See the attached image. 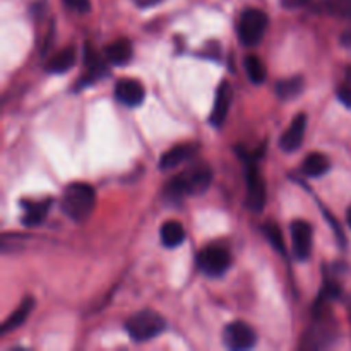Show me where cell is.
I'll use <instances>...</instances> for the list:
<instances>
[{
  "label": "cell",
  "mask_w": 351,
  "mask_h": 351,
  "mask_svg": "<svg viewBox=\"0 0 351 351\" xmlns=\"http://www.w3.org/2000/svg\"><path fill=\"white\" fill-rule=\"evenodd\" d=\"M223 343L233 351H245L257 345V335L247 322L235 321L223 329Z\"/></svg>",
  "instance_id": "cell-7"
},
{
  "label": "cell",
  "mask_w": 351,
  "mask_h": 351,
  "mask_svg": "<svg viewBox=\"0 0 351 351\" xmlns=\"http://www.w3.org/2000/svg\"><path fill=\"white\" fill-rule=\"evenodd\" d=\"M247 199L245 204L250 211L261 213L266 206V184L261 175L259 168H257L256 160H250L247 165Z\"/></svg>",
  "instance_id": "cell-6"
},
{
  "label": "cell",
  "mask_w": 351,
  "mask_h": 351,
  "mask_svg": "<svg viewBox=\"0 0 351 351\" xmlns=\"http://www.w3.org/2000/svg\"><path fill=\"white\" fill-rule=\"evenodd\" d=\"M322 7L331 16L351 17V0H324Z\"/></svg>",
  "instance_id": "cell-24"
},
{
  "label": "cell",
  "mask_w": 351,
  "mask_h": 351,
  "mask_svg": "<svg viewBox=\"0 0 351 351\" xmlns=\"http://www.w3.org/2000/svg\"><path fill=\"white\" fill-rule=\"evenodd\" d=\"M304 77L302 75H295V77L281 79L276 82V95L283 99H293L304 91Z\"/></svg>",
  "instance_id": "cell-20"
},
{
  "label": "cell",
  "mask_w": 351,
  "mask_h": 351,
  "mask_svg": "<svg viewBox=\"0 0 351 351\" xmlns=\"http://www.w3.org/2000/svg\"><path fill=\"white\" fill-rule=\"evenodd\" d=\"M86 74L82 75L81 81H79L77 88H84V86L91 84V82L98 81V79H101V75L106 74V67H105V62L101 60V58L98 57L96 53H93L91 50H86Z\"/></svg>",
  "instance_id": "cell-18"
},
{
  "label": "cell",
  "mask_w": 351,
  "mask_h": 351,
  "mask_svg": "<svg viewBox=\"0 0 351 351\" xmlns=\"http://www.w3.org/2000/svg\"><path fill=\"white\" fill-rule=\"evenodd\" d=\"M346 221H348V226L351 228V206L348 208V211H346Z\"/></svg>",
  "instance_id": "cell-30"
},
{
  "label": "cell",
  "mask_w": 351,
  "mask_h": 351,
  "mask_svg": "<svg viewBox=\"0 0 351 351\" xmlns=\"http://www.w3.org/2000/svg\"><path fill=\"white\" fill-rule=\"evenodd\" d=\"M305 129H307V115L305 113H298L293 119V122L288 125L283 136L280 137V147L285 153H293L302 146L305 139Z\"/></svg>",
  "instance_id": "cell-10"
},
{
  "label": "cell",
  "mask_w": 351,
  "mask_h": 351,
  "mask_svg": "<svg viewBox=\"0 0 351 351\" xmlns=\"http://www.w3.org/2000/svg\"><path fill=\"white\" fill-rule=\"evenodd\" d=\"M195 153H197V146H194V144H178V146H173L160 158V170H171V168L178 167L184 161L191 160Z\"/></svg>",
  "instance_id": "cell-13"
},
{
  "label": "cell",
  "mask_w": 351,
  "mask_h": 351,
  "mask_svg": "<svg viewBox=\"0 0 351 351\" xmlns=\"http://www.w3.org/2000/svg\"><path fill=\"white\" fill-rule=\"evenodd\" d=\"M160 239L163 247L167 249H175V247H180L185 240V228L180 221H165L160 228Z\"/></svg>",
  "instance_id": "cell-16"
},
{
  "label": "cell",
  "mask_w": 351,
  "mask_h": 351,
  "mask_svg": "<svg viewBox=\"0 0 351 351\" xmlns=\"http://www.w3.org/2000/svg\"><path fill=\"white\" fill-rule=\"evenodd\" d=\"M243 65H245L247 75H249V79L254 84H263L266 81L267 69L257 55H247L245 60H243Z\"/></svg>",
  "instance_id": "cell-21"
},
{
  "label": "cell",
  "mask_w": 351,
  "mask_h": 351,
  "mask_svg": "<svg viewBox=\"0 0 351 351\" xmlns=\"http://www.w3.org/2000/svg\"><path fill=\"white\" fill-rule=\"evenodd\" d=\"M161 2H163V0H134V3H136L139 9H149V7L158 5V3Z\"/></svg>",
  "instance_id": "cell-28"
},
{
  "label": "cell",
  "mask_w": 351,
  "mask_h": 351,
  "mask_svg": "<svg viewBox=\"0 0 351 351\" xmlns=\"http://www.w3.org/2000/svg\"><path fill=\"white\" fill-rule=\"evenodd\" d=\"M96 204L95 189L89 184L74 182L64 189V194L60 197V208L65 216H69L74 221H84L93 213Z\"/></svg>",
  "instance_id": "cell-2"
},
{
  "label": "cell",
  "mask_w": 351,
  "mask_h": 351,
  "mask_svg": "<svg viewBox=\"0 0 351 351\" xmlns=\"http://www.w3.org/2000/svg\"><path fill=\"white\" fill-rule=\"evenodd\" d=\"M197 264L206 276L219 278L232 266V254L226 247L213 243L204 247L197 256Z\"/></svg>",
  "instance_id": "cell-5"
},
{
  "label": "cell",
  "mask_w": 351,
  "mask_h": 351,
  "mask_svg": "<svg viewBox=\"0 0 351 351\" xmlns=\"http://www.w3.org/2000/svg\"><path fill=\"white\" fill-rule=\"evenodd\" d=\"M33 307H34V300H33V298H31V297L24 298V300L21 302L19 307H17L16 311H14L12 314L9 315V319H5V321H3L0 332H2V335H7V332L14 331V329L21 328V326H23L24 322H26V319L29 317V314H31V311H33Z\"/></svg>",
  "instance_id": "cell-19"
},
{
  "label": "cell",
  "mask_w": 351,
  "mask_h": 351,
  "mask_svg": "<svg viewBox=\"0 0 351 351\" xmlns=\"http://www.w3.org/2000/svg\"><path fill=\"white\" fill-rule=\"evenodd\" d=\"M291 249L298 261H307L312 254V226L305 219H295L290 225Z\"/></svg>",
  "instance_id": "cell-8"
},
{
  "label": "cell",
  "mask_w": 351,
  "mask_h": 351,
  "mask_svg": "<svg viewBox=\"0 0 351 351\" xmlns=\"http://www.w3.org/2000/svg\"><path fill=\"white\" fill-rule=\"evenodd\" d=\"M329 168H331V161L324 153H311L307 154V158L302 163V173L305 177L317 178L328 173Z\"/></svg>",
  "instance_id": "cell-17"
},
{
  "label": "cell",
  "mask_w": 351,
  "mask_h": 351,
  "mask_svg": "<svg viewBox=\"0 0 351 351\" xmlns=\"http://www.w3.org/2000/svg\"><path fill=\"white\" fill-rule=\"evenodd\" d=\"M341 45H343V47H346V48H351V27H348L346 31H343Z\"/></svg>",
  "instance_id": "cell-29"
},
{
  "label": "cell",
  "mask_w": 351,
  "mask_h": 351,
  "mask_svg": "<svg viewBox=\"0 0 351 351\" xmlns=\"http://www.w3.org/2000/svg\"><path fill=\"white\" fill-rule=\"evenodd\" d=\"M336 95H338V99L346 106V108H351V86L348 84L339 86Z\"/></svg>",
  "instance_id": "cell-25"
},
{
  "label": "cell",
  "mask_w": 351,
  "mask_h": 351,
  "mask_svg": "<svg viewBox=\"0 0 351 351\" xmlns=\"http://www.w3.org/2000/svg\"><path fill=\"white\" fill-rule=\"evenodd\" d=\"M233 99V91L232 86H230L228 81H223L221 84L216 89V98H215V106H213L211 119L209 122L215 127H221L223 122H225L226 115H228L230 105H232Z\"/></svg>",
  "instance_id": "cell-11"
},
{
  "label": "cell",
  "mask_w": 351,
  "mask_h": 351,
  "mask_svg": "<svg viewBox=\"0 0 351 351\" xmlns=\"http://www.w3.org/2000/svg\"><path fill=\"white\" fill-rule=\"evenodd\" d=\"M213 180V170L208 163H199L191 165L189 168H185L180 175L171 178L163 189L165 199L168 202H180L182 199L187 197V195H197L202 194L209 189Z\"/></svg>",
  "instance_id": "cell-1"
},
{
  "label": "cell",
  "mask_w": 351,
  "mask_h": 351,
  "mask_svg": "<svg viewBox=\"0 0 351 351\" xmlns=\"http://www.w3.org/2000/svg\"><path fill=\"white\" fill-rule=\"evenodd\" d=\"M115 98L123 106L136 108L144 101L146 91H144V86L136 79H120L115 84Z\"/></svg>",
  "instance_id": "cell-9"
},
{
  "label": "cell",
  "mask_w": 351,
  "mask_h": 351,
  "mask_svg": "<svg viewBox=\"0 0 351 351\" xmlns=\"http://www.w3.org/2000/svg\"><path fill=\"white\" fill-rule=\"evenodd\" d=\"M21 206H23V216H21V223H23V226H26V228H33V226H38L41 225V223L45 221V218H47V213L48 209H50L51 206V201L48 199V201H23L21 202Z\"/></svg>",
  "instance_id": "cell-12"
},
{
  "label": "cell",
  "mask_w": 351,
  "mask_h": 351,
  "mask_svg": "<svg viewBox=\"0 0 351 351\" xmlns=\"http://www.w3.org/2000/svg\"><path fill=\"white\" fill-rule=\"evenodd\" d=\"M346 77H348V81L351 82V65L350 67H346Z\"/></svg>",
  "instance_id": "cell-31"
},
{
  "label": "cell",
  "mask_w": 351,
  "mask_h": 351,
  "mask_svg": "<svg viewBox=\"0 0 351 351\" xmlns=\"http://www.w3.org/2000/svg\"><path fill=\"white\" fill-rule=\"evenodd\" d=\"M134 48L130 40L127 38H120V40L113 41V43L106 45L105 47V57L110 64L117 65V67H122V65H127L130 60H132Z\"/></svg>",
  "instance_id": "cell-14"
},
{
  "label": "cell",
  "mask_w": 351,
  "mask_h": 351,
  "mask_svg": "<svg viewBox=\"0 0 351 351\" xmlns=\"http://www.w3.org/2000/svg\"><path fill=\"white\" fill-rule=\"evenodd\" d=\"M263 230H264V235H266V239L269 240L271 245H273L280 254H285V240H283V233H281L280 226H278L276 223H266V225L263 226Z\"/></svg>",
  "instance_id": "cell-23"
},
{
  "label": "cell",
  "mask_w": 351,
  "mask_h": 351,
  "mask_svg": "<svg viewBox=\"0 0 351 351\" xmlns=\"http://www.w3.org/2000/svg\"><path fill=\"white\" fill-rule=\"evenodd\" d=\"M269 26V17L261 9H245L239 19L237 33H239L240 43L245 47H256L263 41Z\"/></svg>",
  "instance_id": "cell-4"
},
{
  "label": "cell",
  "mask_w": 351,
  "mask_h": 351,
  "mask_svg": "<svg viewBox=\"0 0 351 351\" xmlns=\"http://www.w3.org/2000/svg\"><path fill=\"white\" fill-rule=\"evenodd\" d=\"M165 329H167V321L158 312L149 311V308L137 312L125 321L127 335L137 343L149 341L161 335Z\"/></svg>",
  "instance_id": "cell-3"
},
{
  "label": "cell",
  "mask_w": 351,
  "mask_h": 351,
  "mask_svg": "<svg viewBox=\"0 0 351 351\" xmlns=\"http://www.w3.org/2000/svg\"><path fill=\"white\" fill-rule=\"evenodd\" d=\"M64 2L67 3L71 9L77 10V12H88L89 7H91L89 0H64Z\"/></svg>",
  "instance_id": "cell-26"
},
{
  "label": "cell",
  "mask_w": 351,
  "mask_h": 351,
  "mask_svg": "<svg viewBox=\"0 0 351 351\" xmlns=\"http://www.w3.org/2000/svg\"><path fill=\"white\" fill-rule=\"evenodd\" d=\"M331 338V329H322L321 326H314L311 331L305 335L304 346L305 348H319V346H326Z\"/></svg>",
  "instance_id": "cell-22"
},
{
  "label": "cell",
  "mask_w": 351,
  "mask_h": 351,
  "mask_svg": "<svg viewBox=\"0 0 351 351\" xmlns=\"http://www.w3.org/2000/svg\"><path fill=\"white\" fill-rule=\"evenodd\" d=\"M311 2V0H281V5L285 7V9H300V7L307 5V3Z\"/></svg>",
  "instance_id": "cell-27"
},
{
  "label": "cell",
  "mask_w": 351,
  "mask_h": 351,
  "mask_svg": "<svg viewBox=\"0 0 351 351\" xmlns=\"http://www.w3.org/2000/svg\"><path fill=\"white\" fill-rule=\"evenodd\" d=\"M75 58H77V55H75V48L65 47L62 48L60 51H57V53L47 62L45 67H47V72H50V74H64V72L71 71V69L74 67Z\"/></svg>",
  "instance_id": "cell-15"
}]
</instances>
